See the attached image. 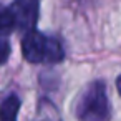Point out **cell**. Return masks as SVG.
<instances>
[{
  "mask_svg": "<svg viewBox=\"0 0 121 121\" xmlns=\"http://www.w3.org/2000/svg\"><path fill=\"white\" fill-rule=\"evenodd\" d=\"M22 53L30 63H60L65 56L63 47L56 38L45 37L37 30H30L23 35Z\"/></svg>",
  "mask_w": 121,
  "mask_h": 121,
  "instance_id": "1",
  "label": "cell"
},
{
  "mask_svg": "<svg viewBox=\"0 0 121 121\" xmlns=\"http://www.w3.org/2000/svg\"><path fill=\"white\" fill-rule=\"evenodd\" d=\"M75 114L80 121H108L109 119V103L106 96V88L103 81H93L80 95Z\"/></svg>",
  "mask_w": 121,
  "mask_h": 121,
  "instance_id": "2",
  "label": "cell"
},
{
  "mask_svg": "<svg viewBox=\"0 0 121 121\" xmlns=\"http://www.w3.org/2000/svg\"><path fill=\"white\" fill-rule=\"evenodd\" d=\"M116 90H118V93H119V96H121V75H119L118 80H116Z\"/></svg>",
  "mask_w": 121,
  "mask_h": 121,
  "instance_id": "7",
  "label": "cell"
},
{
  "mask_svg": "<svg viewBox=\"0 0 121 121\" xmlns=\"http://www.w3.org/2000/svg\"><path fill=\"white\" fill-rule=\"evenodd\" d=\"M10 52H12V48H10L9 40H7L4 35H0V65H4V63L9 60Z\"/></svg>",
  "mask_w": 121,
  "mask_h": 121,
  "instance_id": "6",
  "label": "cell"
},
{
  "mask_svg": "<svg viewBox=\"0 0 121 121\" xmlns=\"http://www.w3.org/2000/svg\"><path fill=\"white\" fill-rule=\"evenodd\" d=\"M13 30H17L13 12L10 10V7H5L0 4V35H7Z\"/></svg>",
  "mask_w": 121,
  "mask_h": 121,
  "instance_id": "5",
  "label": "cell"
},
{
  "mask_svg": "<svg viewBox=\"0 0 121 121\" xmlns=\"http://www.w3.org/2000/svg\"><path fill=\"white\" fill-rule=\"evenodd\" d=\"M22 101L17 95H9L0 103V121H17Z\"/></svg>",
  "mask_w": 121,
  "mask_h": 121,
  "instance_id": "4",
  "label": "cell"
},
{
  "mask_svg": "<svg viewBox=\"0 0 121 121\" xmlns=\"http://www.w3.org/2000/svg\"><path fill=\"white\" fill-rule=\"evenodd\" d=\"M10 10L13 12L17 30L30 32L35 30V25L38 22V0H15L10 5Z\"/></svg>",
  "mask_w": 121,
  "mask_h": 121,
  "instance_id": "3",
  "label": "cell"
}]
</instances>
